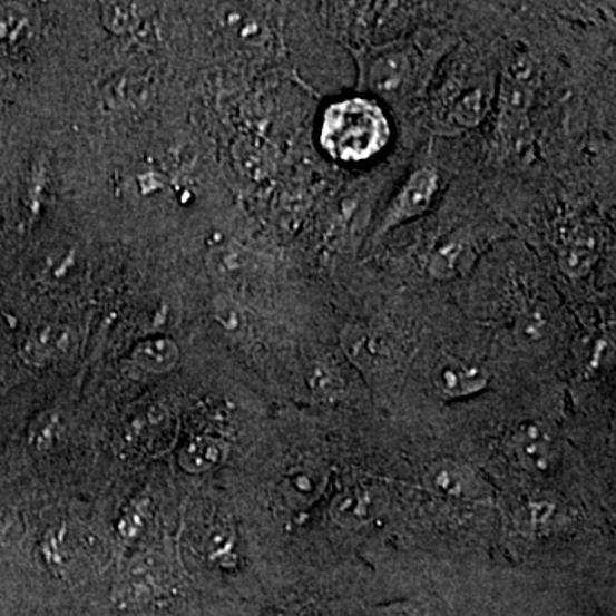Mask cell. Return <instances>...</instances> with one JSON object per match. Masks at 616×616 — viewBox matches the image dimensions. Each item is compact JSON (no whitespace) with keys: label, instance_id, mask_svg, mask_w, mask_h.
Wrapping results in <instances>:
<instances>
[{"label":"cell","instance_id":"cell-1","mask_svg":"<svg viewBox=\"0 0 616 616\" xmlns=\"http://www.w3.org/2000/svg\"><path fill=\"white\" fill-rule=\"evenodd\" d=\"M392 129L384 108L370 98L353 97L329 105L322 115V149L341 163H365L391 143Z\"/></svg>","mask_w":616,"mask_h":616},{"label":"cell","instance_id":"cell-2","mask_svg":"<svg viewBox=\"0 0 616 616\" xmlns=\"http://www.w3.org/2000/svg\"><path fill=\"white\" fill-rule=\"evenodd\" d=\"M363 86L375 97L401 101L410 97L420 79V63L413 49L389 47L377 50L363 63Z\"/></svg>","mask_w":616,"mask_h":616},{"label":"cell","instance_id":"cell-3","mask_svg":"<svg viewBox=\"0 0 616 616\" xmlns=\"http://www.w3.org/2000/svg\"><path fill=\"white\" fill-rule=\"evenodd\" d=\"M424 487L437 497L454 502L488 499L490 487L471 466L456 459H437L424 469Z\"/></svg>","mask_w":616,"mask_h":616},{"label":"cell","instance_id":"cell-4","mask_svg":"<svg viewBox=\"0 0 616 616\" xmlns=\"http://www.w3.org/2000/svg\"><path fill=\"white\" fill-rule=\"evenodd\" d=\"M437 190H439V175L433 168L423 167L414 172L385 211L381 233H388L389 229L402 223L424 215L436 201Z\"/></svg>","mask_w":616,"mask_h":616},{"label":"cell","instance_id":"cell-5","mask_svg":"<svg viewBox=\"0 0 616 616\" xmlns=\"http://www.w3.org/2000/svg\"><path fill=\"white\" fill-rule=\"evenodd\" d=\"M512 450L526 471L547 477L558 465V447L550 430L541 423L520 424L512 436Z\"/></svg>","mask_w":616,"mask_h":616},{"label":"cell","instance_id":"cell-6","mask_svg":"<svg viewBox=\"0 0 616 616\" xmlns=\"http://www.w3.org/2000/svg\"><path fill=\"white\" fill-rule=\"evenodd\" d=\"M344 353L363 372H379L392 363V348L382 334L363 325H348L341 334Z\"/></svg>","mask_w":616,"mask_h":616},{"label":"cell","instance_id":"cell-7","mask_svg":"<svg viewBox=\"0 0 616 616\" xmlns=\"http://www.w3.org/2000/svg\"><path fill=\"white\" fill-rule=\"evenodd\" d=\"M436 391L446 399H462L478 394L488 385V375L481 366L459 359H446L432 373Z\"/></svg>","mask_w":616,"mask_h":616},{"label":"cell","instance_id":"cell-8","mask_svg":"<svg viewBox=\"0 0 616 616\" xmlns=\"http://www.w3.org/2000/svg\"><path fill=\"white\" fill-rule=\"evenodd\" d=\"M475 263V248L465 236H450L430 255L429 271L436 280L450 281L462 276Z\"/></svg>","mask_w":616,"mask_h":616},{"label":"cell","instance_id":"cell-9","mask_svg":"<svg viewBox=\"0 0 616 616\" xmlns=\"http://www.w3.org/2000/svg\"><path fill=\"white\" fill-rule=\"evenodd\" d=\"M72 334L62 325H41L28 334L22 343L21 354L27 362L35 365L52 362L69 351Z\"/></svg>","mask_w":616,"mask_h":616},{"label":"cell","instance_id":"cell-10","mask_svg":"<svg viewBox=\"0 0 616 616\" xmlns=\"http://www.w3.org/2000/svg\"><path fill=\"white\" fill-rule=\"evenodd\" d=\"M329 512L341 528L359 529L375 516V502L365 488H348L333 500Z\"/></svg>","mask_w":616,"mask_h":616},{"label":"cell","instance_id":"cell-11","mask_svg":"<svg viewBox=\"0 0 616 616\" xmlns=\"http://www.w3.org/2000/svg\"><path fill=\"white\" fill-rule=\"evenodd\" d=\"M598 258L596 242L584 229L568 233L564 244L558 247V266L570 277H584Z\"/></svg>","mask_w":616,"mask_h":616},{"label":"cell","instance_id":"cell-12","mask_svg":"<svg viewBox=\"0 0 616 616\" xmlns=\"http://www.w3.org/2000/svg\"><path fill=\"white\" fill-rule=\"evenodd\" d=\"M228 447L215 437H196L178 456L180 468L187 472H206L225 461Z\"/></svg>","mask_w":616,"mask_h":616},{"label":"cell","instance_id":"cell-13","mask_svg":"<svg viewBox=\"0 0 616 616\" xmlns=\"http://www.w3.org/2000/svg\"><path fill=\"white\" fill-rule=\"evenodd\" d=\"M134 363L149 373H165L178 362V348L174 341L148 340L140 343L133 353Z\"/></svg>","mask_w":616,"mask_h":616},{"label":"cell","instance_id":"cell-14","mask_svg":"<svg viewBox=\"0 0 616 616\" xmlns=\"http://www.w3.org/2000/svg\"><path fill=\"white\" fill-rule=\"evenodd\" d=\"M325 472L315 466H299L286 477V490L296 502L312 503L321 497L325 488Z\"/></svg>","mask_w":616,"mask_h":616},{"label":"cell","instance_id":"cell-15","mask_svg":"<svg viewBox=\"0 0 616 616\" xmlns=\"http://www.w3.org/2000/svg\"><path fill=\"white\" fill-rule=\"evenodd\" d=\"M487 111L483 89H468L449 108V120L461 129L478 126Z\"/></svg>","mask_w":616,"mask_h":616},{"label":"cell","instance_id":"cell-16","mask_svg":"<svg viewBox=\"0 0 616 616\" xmlns=\"http://www.w3.org/2000/svg\"><path fill=\"white\" fill-rule=\"evenodd\" d=\"M532 98H535V86L514 81V79L503 76L502 88H500V104H502L503 114L507 117H526L529 107H531Z\"/></svg>","mask_w":616,"mask_h":616},{"label":"cell","instance_id":"cell-17","mask_svg":"<svg viewBox=\"0 0 616 616\" xmlns=\"http://www.w3.org/2000/svg\"><path fill=\"white\" fill-rule=\"evenodd\" d=\"M550 319L541 309H529L516 322V338L522 346H535L547 340Z\"/></svg>","mask_w":616,"mask_h":616},{"label":"cell","instance_id":"cell-18","mask_svg":"<svg viewBox=\"0 0 616 616\" xmlns=\"http://www.w3.org/2000/svg\"><path fill=\"white\" fill-rule=\"evenodd\" d=\"M207 555L219 564L228 565L235 560L236 536L232 526L226 522H219L211 529L207 536Z\"/></svg>","mask_w":616,"mask_h":616},{"label":"cell","instance_id":"cell-19","mask_svg":"<svg viewBox=\"0 0 616 616\" xmlns=\"http://www.w3.org/2000/svg\"><path fill=\"white\" fill-rule=\"evenodd\" d=\"M311 388L321 399H336L343 392V381L338 370L322 363L312 372Z\"/></svg>","mask_w":616,"mask_h":616},{"label":"cell","instance_id":"cell-20","mask_svg":"<svg viewBox=\"0 0 616 616\" xmlns=\"http://www.w3.org/2000/svg\"><path fill=\"white\" fill-rule=\"evenodd\" d=\"M241 159L244 163L245 172L251 177H263L267 170L266 156L263 151H258L254 145H244L241 149Z\"/></svg>","mask_w":616,"mask_h":616},{"label":"cell","instance_id":"cell-21","mask_svg":"<svg viewBox=\"0 0 616 616\" xmlns=\"http://www.w3.org/2000/svg\"><path fill=\"white\" fill-rule=\"evenodd\" d=\"M57 433H59V420L57 418H43L37 429L33 430L31 442L37 449H50V446L57 440Z\"/></svg>","mask_w":616,"mask_h":616},{"label":"cell","instance_id":"cell-22","mask_svg":"<svg viewBox=\"0 0 616 616\" xmlns=\"http://www.w3.org/2000/svg\"><path fill=\"white\" fill-rule=\"evenodd\" d=\"M143 519H145V503L133 507L130 512L126 514V519H124L123 525H120V532L127 536V538L137 535L139 529L143 528Z\"/></svg>","mask_w":616,"mask_h":616},{"label":"cell","instance_id":"cell-23","mask_svg":"<svg viewBox=\"0 0 616 616\" xmlns=\"http://www.w3.org/2000/svg\"><path fill=\"white\" fill-rule=\"evenodd\" d=\"M375 616H420L413 609L404 605L388 606V608L379 609Z\"/></svg>","mask_w":616,"mask_h":616},{"label":"cell","instance_id":"cell-24","mask_svg":"<svg viewBox=\"0 0 616 616\" xmlns=\"http://www.w3.org/2000/svg\"><path fill=\"white\" fill-rule=\"evenodd\" d=\"M270 616H300L299 613L292 612V609H280V612H274Z\"/></svg>","mask_w":616,"mask_h":616}]
</instances>
